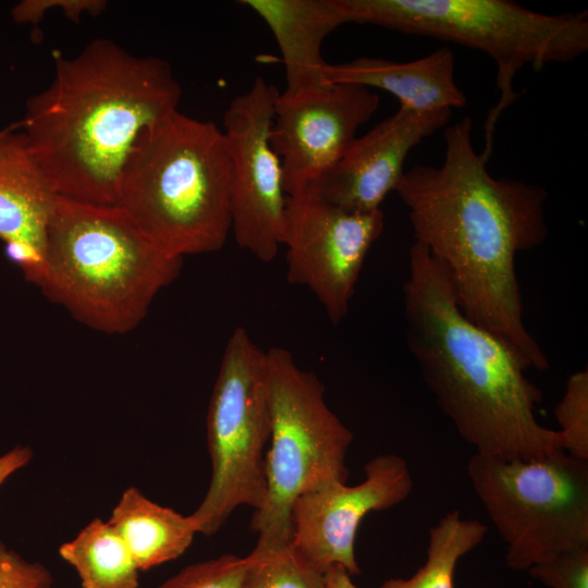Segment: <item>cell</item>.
<instances>
[{
  "label": "cell",
  "instance_id": "cell-15",
  "mask_svg": "<svg viewBox=\"0 0 588 588\" xmlns=\"http://www.w3.org/2000/svg\"><path fill=\"white\" fill-rule=\"evenodd\" d=\"M56 197L30 156L24 134L0 131V240L8 257L35 285L42 272Z\"/></svg>",
  "mask_w": 588,
  "mask_h": 588
},
{
  "label": "cell",
  "instance_id": "cell-14",
  "mask_svg": "<svg viewBox=\"0 0 588 588\" xmlns=\"http://www.w3.org/2000/svg\"><path fill=\"white\" fill-rule=\"evenodd\" d=\"M452 110L418 112L400 106L365 135L356 137L341 158L305 193L333 206L369 212L395 192L406 171L409 151L443 127Z\"/></svg>",
  "mask_w": 588,
  "mask_h": 588
},
{
  "label": "cell",
  "instance_id": "cell-17",
  "mask_svg": "<svg viewBox=\"0 0 588 588\" xmlns=\"http://www.w3.org/2000/svg\"><path fill=\"white\" fill-rule=\"evenodd\" d=\"M329 83H346L392 94L418 112L461 108L467 102L455 79V57L448 48L407 62L362 57L326 66Z\"/></svg>",
  "mask_w": 588,
  "mask_h": 588
},
{
  "label": "cell",
  "instance_id": "cell-24",
  "mask_svg": "<svg viewBox=\"0 0 588 588\" xmlns=\"http://www.w3.org/2000/svg\"><path fill=\"white\" fill-rule=\"evenodd\" d=\"M528 572L549 588H588V546L556 553Z\"/></svg>",
  "mask_w": 588,
  "mask_h": 588
},
{
  "label": "cell",
  "instance_id": "cell-18",
  "mask_svg": "<svg viewBox=\"0 0 588 588\" xmlns=\"http://www.w3.org/2000/svg\"><path fill=\"white\" fill-rule=\"evenodd\" d=\"M108 522L121 536L140 571L180 558L198 534L191 515L151 501L136 487L125 489Z\"/></svg>",
  "mask_w": 588,
  "mask_h": 588
},
{
  "label": "cell",
  "instance_id": "cell-2",
  "mask_svg": "<svg viewBox=\"0 0 588 588\" xmlns=\"http://www.w3.org/2000/svg\"><path fill=\"white\" fill-rule=\"evenodd\" d=\"M181 96L167 61L97 38L54 57L52 81L26 100L22 133L57 195L114 206L138 139L179 110Z\"/></svg>",
  "mask_w": 588,
  "mask_h": 588
},
{
  "label": "cell",
  "instance_id": "cell-16",
  "mask_svg": "<svg viewBox=\"0 0 588 588\" xmlns=\"http://www.w3.org/2000/svg\"><path fill=\"white\" fill-rule=\"evenodd\" d=\"M271 30L285 71L284 96L327 85L324 38L345 24L338 0H241Z\"/></svg>",
  "mask_w": 588,
  "mask_h": 588
},
{
  "label": "cell",
  "instance_id": "cell-10",
  "mask_svg": "<svg viewBox=\"0 0 588 588\" xmlns=\"http://www.w3.org/2000/svg\"><path fill=\"white\" fill-rule=\"evenodd\" d=\"M280 91L258 76L224 112L231 232L240 248L269 262L282 247L286 206L281 160L270 142Z\"/></svg>",
  "mask_w": 588,
  "mask_h": 588
},
{
  "label": "cell",
  "instance_id": "cell-23",
  "mask_svg": "<svg viewBox=\"0 0 588 588\" xmlns=\"http://www.w3.org/2000/svg\"><path fill=\"white\" fill-rule=\"evenodd\" d=\"M248 555L222 554L191 564L158 588H244Z\"/></svg>",
  "mask_w": 588,
  "mask_h": 588
},
{
  "label": "cell",
  "instance_id": "cell-7",
  "mask_svg": "<svg viewBox=\"0 0 588 588\" xmlns=\"http://www.w3.org/2000/svg\"><path fill=\"white\" fill-rule=\"evenodd\" d=\"M270 438L265 457L267 497L254 511L257 549L293 541L292 509L301 495L331 483H346V455L354 434L330 409L324 387L301 368L285 348L267 351Z\"/></svg>",
  "mask_w": 588,
  "mask_h": 588
},
{
  "label": "cell",
  "instance_id": "cell-3",
  "mask_svg": "<svg viewBox=\"0 0 588 588\" xmlns=\"http://www.w3.org/2000/svg\"><path fill=\"white\" fill-rule=\"evenodd\" d=\"M407 346L436 402L476 453L531 460L563 450L536 417L541 390L499 336L460 308L448 273L414 242L403 286Z\"/></svg>",
  "mask_w": 588,
  "mask_h": 588
},
{
  "label": "cell",
  "instance_id": "cell-8",
  "mask_svg": "<svg viewBox=\"0 0 588 588\" xmlns=\"http://www.w3.org/2000/svg\"><path fill=\"white\" fill-rule=\"evenodd\" d=\"M467 475L506 544V565L528 571L588 546V461L564 450L531 460L475 453Z\"/></svg>",
  "mask_w": 588,
  "mask_h": 588
},
{
  "label": "cell",
  "instance_id": "cell-1",
  "mask_svg": "<svg viewBox=\"0 0 588 588\" xmlns=\"http://www.w3.org/2000/svg\"><path fill=\"white\" fill-rule=\"evenodd\" d=\"M471 131L469 117L446 127L442 163L413 167L395 193L415 242L443 266L462 311L503 340L527 369L547 370L549 359L524 321L515 260L548 235V194L492 176Z\"/></svg>",
  "mask_w": 588,
  "mask_h": 588
},
{
  "label": "cell",
  "instance_id": "cell-5",
  "mask_svg": "<svg viewBox=\"0 0 588 588\" xmlns=\"http://www.w3.org/2000/svg\"><path fill=\"white\" fill-rule=\"evenodd\" d=\"M114 206L172 256L221 249L231 232L222 131L179 110L147 130L123 169Z\"/></svg>",
  "mask_w": 588,
  "mask_h": 588
},
{
  "label": "cell",
  "instance_id": "cell-28",
  "mask_svg": "<svg viewBox=\"0 0 588 588\" xmlns=\"http://www.w3.org/2000/svg\"><path fill=\"white\" fill-rule=\"evenodd\" d=\"M324 588H357L352 580L348 572L340 566L334 565L324 572Z\"/></svg>",
  "mask_w": 588,
  "mask_h": 588
},
{
  "label": "cell",
  "instance_id": "cell-19",
  "mask_svg": "<svg viewBox=\"0 0 588 588\" xmlns=\"http://www.w3.org/2000/svg\"><path fill=\"white\" fill-rule=\"evenodd\" d=\"M83 588H137L139 568L127 546L107 520H90L59 548Z\"/></svg>",
  "mask_w": 588,
  "mask_h": 588
},
{
  "label": "cell",
  "instance_id": "cell-26",
  "mask_svg": "<svg viewBox=\"0 0 588 588\" xmlns=\"http://www.w3.org/2000/svg\"><path fill=\"white\" fill-rule=\"evenodd\" d=\"M107 8L105 0H22L11 10L14 22L38 25L51 9H61L64 15L78 22L84 14L99 15Z\"/></svg>",
  "mask_w": 588,
  "mask_h": 588
},
{
  "label": "cell",
  "instance_id": "cell-25",
  "mask_svg": "<svg viewBox=\"0 0 588 588\" xmlns=\"http://www.w3.org/2000/svg\"><path fill=\"white\" fill-rule=\"evenodd\" d=\"M50 571L39 562H29L0 539V588H51Z\"/></svg>",
  "mask_w": 588,
  "mask_h": 588
},
{
  "label": "cell",
  "instance_id": "cell-27",
  "mask_svg": "<svg viewBox=\"0 0 588 588\" xmlns=\"http://www.w3.org/2000/svg\"><path fill=\"white\" fill-rule=\"evenodd\" d=\"M32 457L33 451L26 445H16L0 455V486L14 473L25 467L32 461Z\"/></svg>",
  "mask_w": 588,
  "mask_h": 588
},
{
  "label": "cell",
  "instance_id": "cell-12",
  "mask_svg": "<svg viewBox=\"0 0 588 588\" xmlns=\"http://www.w3.org/2000/svg\"><path fill=\"white\" fill-rule=\"evenodd\" d=\"M379 96L365 86L327 85L275 101L270 142L287 196L307 192L345 152L377 111Z\"/></svg>",
  "mask_w": 588,
  "mask_h": 588
},
{
  "label": "cell",
  "instance_id": "cell-21",
  "mask_svg": "<svg viewBox=\"0 0 588 588\" xmlns=\"http://www.w3.org/2000/svg\"><path fill=\"white\" fill-rule=\"evenodd\" d=\"M248 559L244 588H324V573L293 541L277 549L254 548Z\"/></svg>",
  "mask_w": 588,
  "mask_h": 588
},
{
  "label": "cell",
  "instance_id": "cell-20",
  "mask_svg": "<svg viewBox=\"0 0 588 588\" xmlns=\"http://www.w3.org/2000/svg\"><path fill=\"white\" fill-rule=\"evenodd\" d=\"M485 524L462 517L458 511L446 513L429 530L427 558L409 578H389L379 588H454L458 561L481 543Z\"/></svg>",
  "mask_w": 588,
  "mask_h": 588
},
{
  "label": "cell",
  "instance_id": "cell-11",
  "mask_svg": "<svg viewBox=\"0 0 588 588\" xmlns=\"http://www.w3.org/2000/svg\"><path fill=\"white\" fill-rule=\"evenodd\" d=\"M383 229L381 209L352 211L308 193L287 196L282 233L287 281L311 291L328 319L340 323L348 314L368 252Z\"/></svg>",
  "mask_w": 588,
  "mask_h": 588
},
{
  "label": "cell",
  "instance_id": "cell-13",
  "mask_svg": "<svg viewBox=\"0 0 588 588\" xmlns=\"http://www.w3.org/2000/svg\"><path fill=\"white\" fill-rule=\"evenodd\" d=\"M364 470L358 485L331 483L301 495L293 505V543L322 573L340 565L351 576L359 575L355 539L362 520L400 504L412 492L409 467L396 454H379Z\"/></svg>",
  "mask_w": 588,
  "mask_h": 588
},
{
  "label": "cell",
  "instance_id": "cell-9",
  "mask_svg": "<svg viewBox=\"0 0 588 588\" xmlns=\"http://www.w3.org/2000/svg\"><path fill=\"white\" fill-rule=\"evenodd\" d=\"M211 461L208 490L191 514L198 534L211 536L238 506L266 501V446L270 438L267 352L236 328L229 338L207 413Z\"/></svg>",
  "mask_w": 588,
  "mask_h": 588
},
{
  "label": "cell",
  "instance_id": "cell-6",
  "mask_svg": "<svg viewBox=\"0 0 588 588\" xmlns=\"http://www.w3.org/2000/svg\"><path fill=\"white\" fill-rule=\"evenodd\" d=\"M345 23L371 24L433 37L482 51L497 68L499 100L485 122L488 161L497 123L518 94L515 75L529 65L540 71L588 50V13L547 14L509 0H339Z\"/></svg>",
  "mask_w": 588,
  "mask_h": 588
},
{
  "label": "cell",
  "instance_id": "cell-4",
  "mask_svg": "<svg viewBox=\"0 0 588 588\" xmlns=\"http://www.w3.org/2000/svg\"><path fill=\"white\" fill-rule=\"evenodd\" d=\"M182 260L156 246L117 206L57 195L37 286L89 328L123 334L179 275Z\"/></svg>",
  "mask_w": 588,
  "mask_h": 588
},
{
  "label": "cell",
  "instance_id": "cell-22",
  "mask_svg": "<svg viewBox=\"0 0 588 588\" xmlns=\"http://www.w3.org/2000/svg\"><path fill=\"white\" fill-rule=\"evenodd\" d=\"M563 450L569 455L588 461V370L572 373L564 393L554 408Z\"/></svg>",
  "mask_w": 588,
  "mask_h": 588
}]
</instances>
